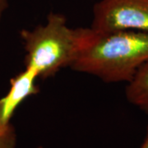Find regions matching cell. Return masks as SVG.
I'll list each match as a JSON object with an SVG mask.
<instances>
[{
  "mask_svg": "<svg viewBox=\"0 0 148 148\" xmlns=\"http://www.w3.org/2000/svg\"><path fill=\"white\" fill-rule=\"evenodd\" d=\"M140 148H148V125H147V135L146 138L144 139V142L142 144L141 147Z\"/></svg>",
  "mask_w": 148,
  "mask_h": 148,
  "instance_id": "cell-8",
  "label": "cell"
},
{
  "mask_svg": "<svg viewBox=\"0 0 148 148\" xmlns=\"http://www.w3.org/2000/svg\"><path fill=\"white\" fill-rule=\"evenodd\" d=\"M17 135L15 127L11 123L7 127L0 125V148H16Z\"/></svg>",
  "mask_w": 148,
  "mask_h": 148,
  "instance_id": "cell-6",
  "label": "cell"
},
{
  "mask_svg": "<svg viewBox=\"0 0 148 148\" xmlns=\"http://www.w3.org/2000/svg\"><path fill=\"white\" fill-rule=\"evenodd\" d=\"M90 27L97 33L148 32V0H99L93 6Z\"/></svg>",
  "mask_w": 148,
  "mask_h": 148,
  "instance_id": "cell-3",
  "label": "cell"
},
{
  "mask_svg": "<svg viewBox=\"0 0 148 148\" xmlns=\"http://www.w3.org/2000/svg\"><path fill=\"white\" fill-rule=\"evenodd\" d=\"M125 95L129 103L148 112V62L143 64L127 82Z\"/></svg>",
  "mask_w": 148,
  "mask_h": 148,
  "instance_id": "cell-5",
  "label": "cell"
},
{
  "mask_svg": "<svg viewBox=\"0 0 148 148\" xmlns=\"http://www.w3.org/2000/svg\"><path fill=\"white\" fill-rule=\"evenodd\" d=\"M36 148H44V147H43L42 146H40V147H37Z\"/></svg>",
  "mask_w": 148,
  "mask_h": 148,
  "instance_id": "cell-9",
  "label": "cell"
},
{
  "mask_svg": "<svg viewBox=\"0 0 148 148\" xmlns=\"http://www.w3.org/2000/svg\"><path fill=\"white\" fill-rule=\"evenodd\" d=\"M148 62V32L117 31L97 33L71 69L106 83L129 82Z\"/></svg>",
  "mask_w": 148,
  "mask_h": 148,
  "instance_id": "cell-2",
  "label": "cell"
},
{
  "mask_svg": "<svg viewBox=\"0 0 148 148\" xmlns=\"http://www.w3.org/2000/svg\"><path fill=\"white\" fill-rule=\"evenodd\" d=\"M9 5V0H0V22L2 21L3 16L8 9Z\"/></svg>",
  "mask_w": 148,
  "mask_h": 148,
  "instance_id": "cell-7",
  "label": "cell"
},
{
  "mask_svg": "<svg viewBox=\"0 0 148 148\" xmlns=\"http://www.w3.org/2000/svg\"><path fill=\"white\" fill-rule=\"evenodd\" d=\"M37 73L32 69L25 67L23 71L10 80V88L8 93L0 98V125H10L11 119L16 109L28 97L36 95L39 87Z\"/></svg>",
  "mask_w": 148,
  "mask_h": 148,
  "instance_id": "cell-4",
  "label": "cell"
},
{
  "mask_svg": "<svg viewBox=\"0 0 148 148\" xmlns=\"http://www.w3.org/2000/svg\"><path fill=\"white\" fill-rule=\"evenodd\" d=\"M20 36L26 50L25 67L39 78H47L71 67L96 36L91 27H69L64 14L50 12L45 24L23 29Z\"/></svg>",
  "mask_w": 148,
  "mask_h": 148,
  "instance_id": "cell-1",
  "label": "cell"
}]
</instances>
